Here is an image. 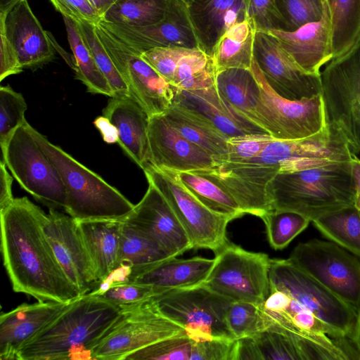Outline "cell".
Returning a JSON list of instances; mask_svg holds the SVG:
<instances>
[{"instance_id":"cell-1","label":"cell","mask_w":360,"mask_h":360,"mask_svg":"<svg viewBox=\"0 0 360 360\" xmlns=\"http://www.w3.org/2000/svg\"><path fill=\"white\" fill-rule=\"evenodd\" d=\"M46 217L27 197L0 210L4 265L15 292L39 302H70L80 294L54 255L44 231Z\"/></svg>"},{"instance_id":"cell-2","label":"cell","mask_w":360,"mask_h":360,"mask_svg":"<svg viewBox=\"0 0 360 360\" xmlns=\"http://www.w3.org/2000/svg\"><path fill=\"white\" fill-rule=\"evenodd\" d=\"M120 311L97 295H80L22 345L16 360H91Z\"/></svg>"},{"instance_id":"cell-3","label":"cell","mask_w":360,"mask_h":360,"mask_svg":"<svg viewBox=\"0 0 360 360\" xmlns=\"http://www.w3.org/2000/svg\"><path fill=\"white\" fill-rule=\"evenodd\" d=\"M266 191L272 210L296 212L313 221L354 205L351 161L278 173Z\"/></svg>"},{"instance_id":"cell-4","label":"cell","mask_w":360,"mask_h":360,"mask_svg":"<svg viewBox=\"0 0 360 360\" xmlns=\"http://www.w3.org/2000/svg\"><path fill=\"white\" fill-rule=\"evenodd\" d=\"M33 138L58 169L66 191L65 212L77 221L122 219L134 209L118 190L51 143L29 123Z\"/></svg>"},{"instance_id":"cell-5","label":"cell","mask_w":360,"mask_h":360,"mask_svg":"<svg viewBox=\"0 0 360 360\" xmlns=\"http://www.w3.org/2000/svg\"><path fill=\"white\" fill-rule=\"evenodd\" d=\"M251 70L260 94L250 120L279 140H295L314 136L328 124L322 94L311 98L292 101L277 94L269 85L256 61Z\"/></svg>"},{"instance_id":"cell-6","label":"cell","mask_w":360,"mask_h":360,"mask_svg":"<svg viewBox=\"0 0 360 360\" xmlns=\"http://www.w3.org/2000/svg\"><path fill=\"white\" fill-rule=\"evenodd\" d=\"M270 286L288 294L300 311L323 322L337 338H352L357 311L287 259H270Z\"/></svg>"},{"instance_id":"cell-7","label":"cell","mask_w":360,"mask_h":360,"mask_svg":"<svg viewBox=\"0 0 360 360\" xmlns=\"http://www.w3.org/2000/svg\"><path fill=\"white\" fill-rule=\"evenodd\" d=\"M158 310L181 326L193 341L214 338L235 339L226 321L233 300L207 288L203 283L172 289L153 297Z\"/></svg>"},{"instance_id":"cell-8","label":"cell","mask_w":360,"mask_h":360,"mask_svg":"<svg viewBox=\"0 0 360 360\" xmlns=\"http://www.w3.org/2000/svg\"><path fill=\"white\" fill-rule=\"evenodd\" d=\"M120 307L118 319L94 348L91 360H124L154 342L186 333L181 326L158 310L153 297Z\"/></svg>"},{"instance_id":"cell-9","label":"cell","mask_w":360,"mask_h":360,"mask_svg":"<svg viewBox=\"0 0 360 360\" xmlns=\"http://www.w3.org/2000/svg\"><path fill=\"white\" fill-rule=\"evenodd\" d=\"M28 122L18 127L1 146L2 160L20 186L49 208L66 207L60 174L33 138Z\"/></svg>"},{"instance_id":"cell-10","label":"cell","mask_w":360,"mask_h":360,"mask_svg":"<svg viewBox=\"0 0 360 360\" xmlns=\"http://www.w3.org/2000/svg\"><path fill=\"white\" fill-rule=\"evenodd\" d=\"M148 184L165 197L184 229L193 249L214 252L227 243L226 230L231 217L218 214L203 205L178 179L176 172L148 163L143 169Z\"/></svg>"},{"instance_id":"cell-11","label":"cell","mask_w":360,"mask_h":360,"mask_svg":"<svg viewBox=\"0 0 360 360\" xmlns=\"http://www.w3.org/2000/svg\"><path fill=\"white\" fill-rule=\"evenodd\" d=\"M328 122L345 135L354 154L360 153V34L345 53L321 72Z\"/></svg>"},{"instance_id":"cell-12","label":"cell","mask_w":360,"mask_h":360,"mask_svg":"<svg viewBox=\"0 0 360 360\" xmlns=\"http://www.w3.org/2000/svg\"><path fill=\"white\" fill-rule=\"evenodd\" d=\"M205 285L233 301L262 304L269 293L270 259L229 242L215 252Z\"/></svg>"},{"instance_id":"cell-13","label":"cell","mask_w":360,"mask_h":360,"mask_svg":"<svg viewBox=\"0 0 360 360\" xmlns=\"http://www.w3.org/2000/svg\"><path fill=\"white\" fill-rule=\"evenodd\" d=\"M288 259L340 299L360 308V260L333 242L300 243Z\"/></svg>"},{"instance_id":"cell-14","label":"cell","mask_w":360,"mask_h":360,"mask_svg":"<svg viewBox=\"0 0 360 360\" xmlns=\"http://www.w3.org/2000/svg\"><path fill=\"white\" fill-rule=\"evenodd\" d=\"M353 154L345 135L328 122L324 130L311 136L274 139L257 157L248 162L270 167L278 174L350 162Z\"/></svg>"},{"instance_id":"cell-15","label":"cell","mask_w":360,"mask_h":360,"mask_svg":"<svg viewBox=\"0 0 360 360\" xmlns=\"http://www.w3.org/2000/svg\"><path fill=\"white\" fill-rule=\"evenodd\" d=\"M96 34L114 65L127 84L130 95L150 117L163 114L172 104L175 88L141 56L110 32L95 25Z\"/></svg>"},{"instance_id":"cell-16","label":"cell","mask_w":360,"mask_h":360,"mask_svg":"<svg viewBox=\"0 0 360 360\" xmlns=\"http://www.w3.org/2000/svg\"><path fill=\"white\" fill-rule=\"evenodd\" d=\"M254 59L269 85L279 96L300 101L321 94V75L302 70L268 32H256Z\"/></svg>"},{"instance_id":"cell-17","label":"cell","mask_w":360,"mask_h":360,"mask_svg":"<svg viewBox=\"0 0 360 360\" xmlns=\"http://www.w3.org/2000/svg\"><path fill=\"white\" fill-rule=\"evenodd\" d=\"M98 24L141 54L162 47L199 48L188 6L181 0H168L164 18L154 24L130 26L103 20Z\"/></svg>"},{"instance_id":"cell-18","label":"cell","mask_w":360,"mask_h":360,"mask_svg":"<svg viewBox=\"0 0 360 360\" xmlns=\"http://www.w3.org/2000/svg\"><path fill=\"white\" fill-rule=\"evenodd\" d=\"M44 231L58 262L80 295L93 291L99 281L77 220L49 208Z\"/></svg>"},{"instance_id":"cell-19","label":"cell","mask_w":360,"mask_h":360,"mask_svg":"<svg viewBox=\"0 0 360 360\" xmlns=\"http://www.w3.org/2000/svg\"><path fill=\"white\" fill-rule=\"evenodd\" d=\"M148 184L142 199L122 220L154 241L171 257L193 249L184 229L165 197L155 186Z\"/></svg>"},{"instance_id":"cell-20","label":"cell","mask_w":360,"mask_h":360,"mask_svg":"<svg viewBox=\"0 0 360 360\" xmlns=\"http://www.w3.org/2000/svg\"><path fill=\"white\" fill-rule=\"evenodd\" d=\"M148 135L150 163L158 168L181 172L215 165L207 153L184 137L163 114L150 117Z\"/></svg>"},{"instance_id":"cell-21","label":"cell","mask_w":360,"mask_h":360,"mask_svg":"<svg viewBox=\"0 0 360 360\" xmlns=\"http://www.w3.org/2000/svg\"><path fill=\"white\" fill-rule=\"evenodd\" d=\"M0 29L14 48L22 68L39 67L54 58V44L32 12L27 0L0 14Z\"/></svg>"},{"instance_id":"cell-22","label":"cell","mask_w":360,"mask_h":360,"mask_svg":"<svg viewBox=\"0 0 360 360\" xmlns=\"http://www.w3.org/2000/svg\"><path fill=\"white\" fill-rule=\"evenodd\" d=\"M282 48L305 72L321 75V68L333 59L331 20L326 1L320 20L295 30H270Z\"/></svg>"},{"instance_id":"cell-23","label":"cell","mask_w":360,"mask_h":360,"mask_svg":"<svg viewBox=\"0 0 360 360\" xmlns=\"http://www.w3.org/2000/svg\"><path fill=\"white\" fill-rule=\"evenodd\" d=\"M325 353L320 342L271 327L238 339V360H323Z\"/></svg>"},{"instance_id":"cell-24","label":"cell","mask_w":360,"mask_h":360,"mask_svg":"<svg viewBox=\"0 0 360 360\" xmlns=\"http://www.w3.org/2000/svg\"><path fill=\"white\" fill-rule=\"evenodd\" d=\"M103 115L117 128L118 144L143 169L150 163V115L131 95L110 97Z\"/></svg>"},{"instance_id":"cell-25","label":"cell","mask_w":360,"mask_h":360,"mask_svg":"<svg viewBox=\"0 0 360 360\" xmlns=\"http://www.w3.org/2000/svg\"><path fill=\"white\" fill-rule=\"evenodd\" d=\"M53 301L22 304L0 316V359L16 360L22 345L69 304Z\"/></svg>"},{"instance_id":"cell-26","label":"cell","mask_w":360,"mask_h":360,"mask_svg":"<svg viewBox=\"0 0 360 360\" xmlns=\"http://www.w3.org/2000/svg\"><path fill=\"white\" fill-rule=\"evenodd\" d=\"M176 257L133 268L126 282L150 285L165 291L193 287L206 281L214 264V258Z\"/></svg>"},{"instance_id":"cell-27","label":"cell","mask_w":360,"mask_h":360,"mask_svg":"<svg viewBox=\"0 0 360 360\" xmlns=\"http://www.w3.org/2000/svg\"><path fill=\"white\" fill-rule=\"evenodd\" d=\"M188 10L199 48L211 56L220 37L248 18L245 0H192Z\"/></svg>"},{"instance_id":"cell-28","label":"cell","mask_w":360,"mask_h":360,"mask_svg":"<svg viewBox=\"0 0 360 360\" xmlns=\"http://www.w3.org/2000/svg\"><path fill=\"white\" fill-rule=\"evenodd\" d=\"M174 100L207 118L229 138L248 134H268L237 112L219 95L216 85L192 91L175 88Z\"/></svg>"},{"instance_id":"cell-29","label":"cell","mask_w":360,"mask_h":360,"mask_svg":"<svg viewBox=\"0 0 360 360\" xmlns=\"http://www.w3.org/2000/svg\"><path fill=\"white\" fill-rule=\"evenodd\" d=\"M121 220L77 221L98 279V285L120 266Z\"/></svg>"},{"instance_id":"cell-30","label":"cell","mask_w":360,"mask_h":360,"mask_svg":"<svg viewBox=\"0 0 360 360\" xmlns=\"http://www.w3.org/2000/svg\"><path fill=\"white\" fill-rule=\"evenodd\" d=\"M163 115L184 137L207 153L215 165L226 156L229 137L198 112L174 100Z\"/></svg>"},{"instance_id":"cell-31","label":"cell","mask_w":360,"mask_h":360,"mask_svg":"<svg viewBox=\"0 0 360 360\" xmlns=\"http://www.w3.org/2000/svg\"><path fill=\"white\" fill-rule=\"evenodd\" d=\"M256 32L253 22L247 18L231 27L220 37L212 53L217 72L251 68Z\"/></svg>"},{"instance_id":"cell-32","label":"cell","mask_w":360,"mask_h":360,"mask_svg":"<svg viewBox=\"0 0 360 360\" xmlns=\"http://www.w3.org/2000/svg\"><path fill=\"white\" fill-rule=\"evenodd\" d=\"M216 88L237 112L251 121L250 116L260 94L251 68H230L217 72Z\"/></svg>"},{"instance_id":"cell-33","label":"cell","mask_w":360,"mask_h":360,"mask_svg":"<svg viewBox=\"0 0 360 360\" xmlns=\"http://www.w3.org/2000/svg\"><path fill=\"white\" fill-rule=\"evenodd\" d=\"M217 71L211 56L200 48L181 47L171 85L192 91L216 85Z\"/></svg>"},{"instance_id":"cell-34","label":"cell","mask_w":360,"mask_h":360,"mask_svg":"<svg viewBox=\"0 0 360 360\" xmlns=\"http://www.w3.org/2000/svg\"><path fill=\"white\" fill-rule=\"evenodd\" d=\"M63 17L73 53L76 78L86 86L89 92L112 97L114 95L110 84L97 66L77 22L68 17Z\"/></svg>"},{"instance_id":"cell-35","label":"cell","mask_w":360,"mask_h":360,"mask_svg":"<svg viewBox=\"0 0 360 360\" xmlns=\"http://www.w3.org/2000/svg\"><path fill=\"white\" fill-rule=\"evenodd\" d=\"M326 238L360 257V210L347 207L312 221Z\"/></svg>"},{"instance_id":"cell-36","label":"cell","mask_w":360,"mask_h":360,"mask_svg":"<svg viewBox=\"0 0 360 360\" xmlns=\"http://www.w3.org/2000/svg\"><path fill=\"white\" fill-rule=\"evenodd\" d=\"M330 15L333 59L347 52L360 34V0H326Z\"/></svg>"},{"instance_id":"cell-37","label":"cell","mask_w":360,"mask_h":360,"mask_svg":"<svg viewBox=\"0 0 360 360\" xmlns=\"http://www.w3.org/2000/svg\"><path fill=\"white\" fill-rule=\"evenodd\" d=\"M176 173L181 183L211 210L232 219L245 214L235 198L210 179L193 172Z\"/></svg>"},{"instance_id":"cell-38","label":"cell","mask_w":360,"mask_h":360,"mask_svg":"<svg viewBox=\"0 0 360 360\" xmlns=\"http://www.w3.org/2000/svg\"><path fill=\"white\" fill-rule=\"evenodd\" d=\"M121 221L120 266H128L133 269L171 257L141 231Z\"/></svg>"},{"instance_id":"cell-39","label":"cell","mask_w":360,"mask_h":360,"mask_svg":"<svg viewBox=\"0 0 360 360\" xmlns=\"http://www.w3.org/2000/svg\"><path fill=\"white\" fill-rule=\"evenodd\" d=\"M168 0H116L101 18L113 24L144 26L161 20Z\"/></svg>"},{"instance_id":"cell-40","label":"cell","mask_w":360,"mask_h":360,"mask_svg":"<svg viewBox=\"0 0 360 360\" xmlns=\"http://www.w3.org/2000/svg\"><path fill=\"white\" fill-rule=\"evenodd\" d=\"M266 227L269 243L274 250H282L311 221L293 212L271 210L260 217Z\"/></svg>"},{"instance_id":"cell-41","label":"cell","mask_w":360,"mask_h":360,"mask_svg":"<svg viewBox=\"0 0 360 360\" xmlns=\"http://www.w3.org/2000/svg\"><path fill=\"white\" fill-rule=\"evenodd\" d=\"M77 23L97 66L108 81L113 96L130 95L127 84L101 42L95 25L86 22Z\"/></svg>"},{"instance_id":"cell-42","label":"cell","mask_w":360,"mask_h":360,"mask_svg":"<svg viewBox=\"0 0 360 360\" xmlns=\"http://www.w3.org/2000/svg\"><path fill=\"white\" fill-rule=\"evenodd\" d=\"M193 344L186 333L174 335L139 349L124 360H191Z\"/></svg>"},{"instance_id":"cell-43","label":"cell","mask_w":360,"mask_h":360,"mask_svg":"<svg viewBox=\"0 0 360 360\" xmlns=\"http://www.w3.org/2000/svg\"><path fill=\"white\" fill-rule=\"evenodd\" d=\"M226 321L235 339L252 337L266 328L259 304L252 302L232 301Z\"/></svg>"},{"instance_id":"cell-44","label":"cell","mask_w":360,"mask_h":360,"mask_svg":"<svg viewBox=\"0 0 360 360\" xmlns=\"http://www.w3.org/2000/svg\"><path fill=\"white\" fill-rule=\"evenodd\" d=\"M326 0H276L285 31H293L322 17Z\"/></svg>"},{"instance_id":"cell-45","label":"cell","mask_w":360,"mask_h":360,"mask_svg":"<svg viewBox=\"0 0 360 360\" xmlns=\"http://www.w3.org/2000/svg\"><path fill=\"white\" fill-rule=\"evenodd\" d=\"M27 108L23 96L9 86L0 87V146H2L13 131L26 120Z\"/></svg>"},{"instance_id":"cell-46","label":"cell","mask_w":360,"mask_h":360,"mask_svg":"<svg viewBox=\"0 0 360 360\" xmlns=\"http://www.w3.org/2000/svg\"><path fill=\"white\" fill-rule=\"evenodd\" d=\"M274 139L269 134H248L229 137L227 153L218 164L248 162L257 157Z\"/></svg>"},{"instance_id":"cell-47","label":"cell","mask_w":360,"mask_h":360,"mask_svg":"<svg viewBox=\"0 0 360 360\" xmlns=\"http://www.w3.org/2000/svg\"><path fill=\"white\" fill-rule=\"evenodd\" d=\"M163 292L150 285L124 282L112 285L97 295L120 307L148 300Z\"/></svg>"},{"instance_id":"cell-48","label":"cell","mask_w":360,"mask_h":360,"mask_svg":"<svg viewBox=\"0 0 360 360\" xmlns=\"http://www.w3.org/2000/svg\"><path fill=\"white\" fill-rule=\"evenodd\" d=\"M245 3L247 17L252 20L257 31L283 30L276 0H245Z\"/></svg>"},{"instance_id":"cell-49","label":"cell","mask_w":360,"mask_h":360,"mask_svg":"<svg viewBox=\"0 0 360 360\" xmlns=\"http://www.w3.org/2000/svg\"><path fill=\"white\" fill-rule=\"evenodd\" d=\"M238 340L214 338L195 342L191 360H237Z\"/></svg>"},{"instance_id":"cell-50","label":"cell","mask_w":360,"mask_h":360,"mask_svg":"<svg viewBox=\"0 0 360 360\" xmlns=\"http://www.w3.org/2000/svg\"><path fill=\"white\" fill-rule=\"evenodd\" d=\"M63 16L77 22H86L96 25L101 17L89 0H50Z\"/></svg>"},{"instance_id":"cell-51","label":"cell","mask_w":360,"mask_h":360,"mask_svg":"<svg viewBox=\"0 0 360 360\" xmlns=\"http://www.w3.org/2000/svg\"><path fill=\"white\" fill-rule=\"evenodd\" d=\"M0 81L21 72L22 68L18 55L4 30L0 29Z\"/></svg>"},{"instance_id":"cell-52","label":"cell","mask_w":360,"mask_h":360,"mask_svg":"<svg viewBox=\"0 0 360 360\" xmlns=\"http://www.w3.org/2000/svg\"><path fill=\"white\" fill-rule=\"evenodd\" d=\"M4 161L0 162V210L7 207L13 200L12 194L13 177L6 169Z\"/></svg>"},{"instance_id":"cell-53","label":"cell","mask_w":360,"mask_h":360,"mask_svg":"<svg viewBox=\"0 0 360 360\" xmlns=\"http://www.w3.org/2000/svg\"><path fill=\"white\" fill-rule=\"evenodd\" d=\"M95 127L101 132L103 141L107 143H118L119 134L117 128L105 116H99L94 122Z\"/></svg>"},{"instance_id":"cell-54","label":"cell","mask_w":360,"mask_h":360,"mask_svg":"<svg viewBox=\"0 0 360 360\" xmlns=\"http://www.w3.org/2000/svg\"><path fill=\"white\" fill-rule=\"evenodd\" d=\"M351 167L356 191L354 205L360 210V159L356 154H353Z\"/></svg>"},{"instance_id":"cell-55","label":"cell","mask_w":360,"mask_h":360,"mask_svg":"<svg viewBox=\"0 0 360 360\" xmlns=\"http://www.w3.org/2000/svg\"><path fill=\"white\" fill-rule=\"evenodd\" d=\"M94 8L97 11L100 16L108 10V8L116 1V0H89Z\"/></svg>"},{"instance_id":"cell-56","label":"cell","mask_w":360,"mask_h":360,"mask_svg":"<svg viewBox=\"0 0 360 360\" xmlns=\"http://www.w3.org/2000/svg\"><path fill=\"white\" fill-rule=\"evenodd\" d=\"M352 340L360 351V308L357 311L356 321L352 335Z\"/></svg>"},{"instance_id":"cell-57","label":"cell","mask_w":360,"mask_h":360,"mask_svg":"<svg viewBox=\"0 0 360 360\" xmlns=\"http://www.w3.org/2000/svg\"><path fill=\"white\" fill-rule=\"evenodd\" d=\"M22 0H0V14H7Z\"/></svg>"},{"instance_id":"cell-58","label":"cell","mask_w":360,"mask_h":360,"mask_svg":"<svg viewBox=\"0 0 360 360\" xmlns=\"http://www.w3.org/2000/svg\"><path fill=\"white\" fill-rule=\"evenodd\" d=\"M181 1H183L188 6L192 0H181Z\"/></svg>"}]
</instances>
